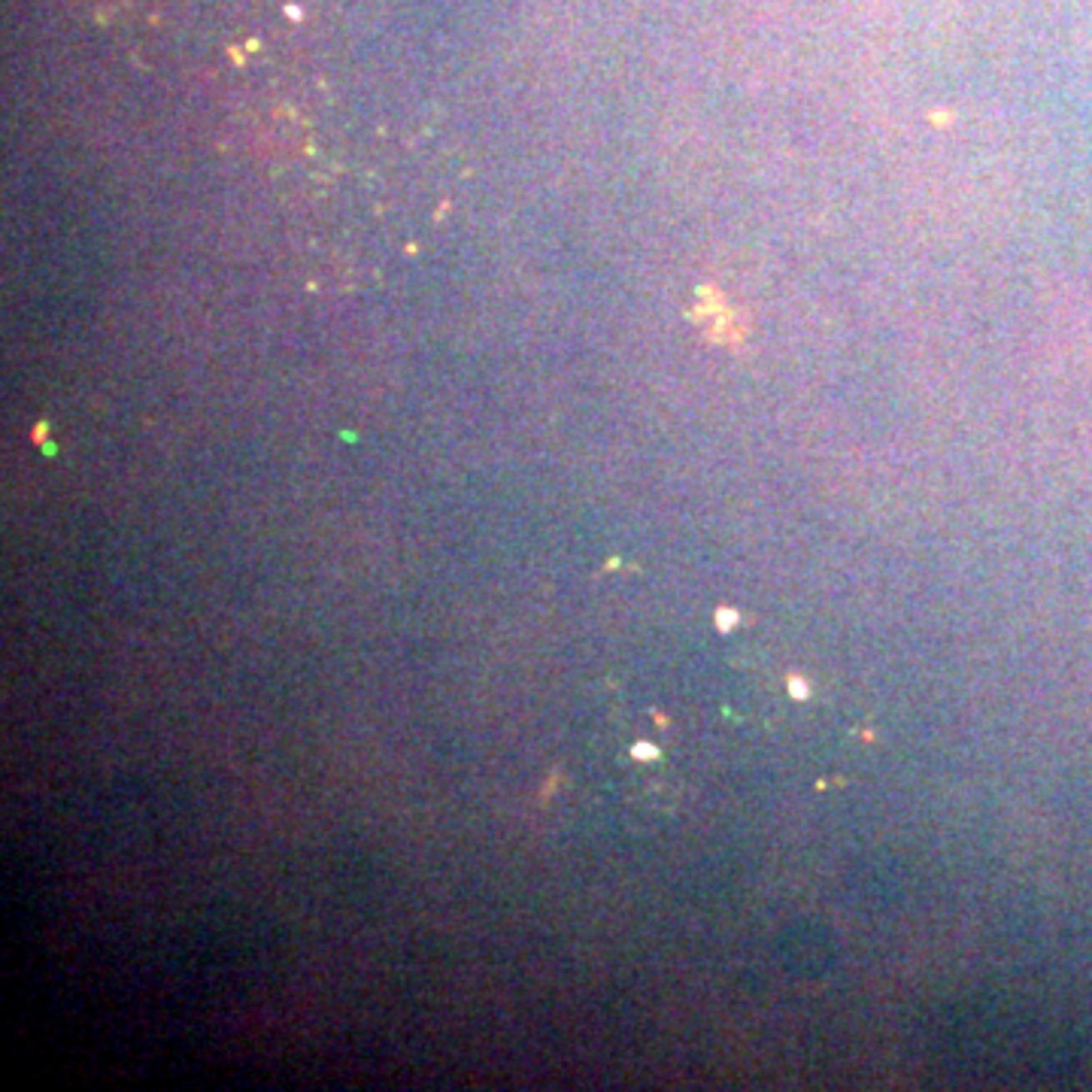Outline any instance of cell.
Instances as JSON below:
<instances>
[{"label": "cell", "instance_id": "obj_1", "mask_svg": "<svg viewBox=\"0 0 1092 1092\" xmlns=\"http://www.w3.org/2000/svg\"><path fill=\"white\" fill-rule=\"evenodd\" d=\"M632 756H634V759H656V756H659V750H656L652 743L641 741V743H634V747H632Z\"/></svg>", "mask_w": 1092, "mask_h": 1092}, {"label": "cell", "instance_id": "obj_2", "mask_svg": "<svg viewBox=\"0 0 1092 1092\" xmlns=\"http://www.w3.org/2000/svg\"><path fill=\"white\" fill-rule=\"evenodd\" d=\"M734 619H737V616H734L732 610H722V613H719L717 622H719V628H728V626H732V622H734Z\"/></svg>", "mask_w": 1092, "mask_h": 1092}]
</instances>
